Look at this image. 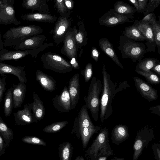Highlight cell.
Here are the masks:
<instances>
[{"instance_id":"e0dca14e","label":"cell","mask_w":160,"mask_h":160,"mask_svg":"<svg viewBox=\"0 0 160 160\" xmlns=\"http://www.w3.org/2000/svg\"><path fill=\"white\" fill-rule=\"evenodd\" d=\"M46 37L44 34L31 37L25 40L19 45L14 47L15 50H25L38 48L43 44Z\"/></svg>"},{"instance_id":"ab89813d","label":"cell","mask_w":160,"mask_h":160,"mask_svg":"<svg viewBox=\"0 0 160 160\" xmlns=\"http://www.w3.org/2000/svg\"><path fill=\"white\" fill-rule=\"evenodd\" d=\"M6 77L0 78V102L2 100L4 93L6 89Z\"/></svg>"},{"instance_id":"9f6ffc18","label":"cell","mask_w":160,"mask_h":160,"mask_svg":"<svg viewBox=\"0 0 160 160\" xmlns=\"http://www.w3.org/2000/svg\"><path fill=\"white\" fill-rule=\"evenodd\" d=\"M75 160H84L82 157L78 156L75 159Z\"/></svg>"},{"instance_id":"5bb4252c","label":"cell","mask_w":160,"mask_h":160,"mask_svg":"<svg viewBox=\"0 0 160 160\" xmlns=\"http://www.w3.org/2000/svg\"><path fill=\"white\" fill-rule=\"evenodd\" d=\"M95 127L89 117L87 108L86 105H84L82 107L77 116L75 118L71 133L76 132L78 134L79 130L82 128Z\"/></svg>"},{"instance_id":"ee69618b","label":"cell","mask_w":160,"mask_h":160,"mask_svg":"<svg viewBox=\"0 0 160 160\" xmlns=\"http://www.w3.org/2000/svg\"><path fill=\"white\" fill-rule=\"evenodd\" d=\"M100 54L98 50L95 47L93 46L92 47L91 56L96 62L98 61Z\"/></svg>"},{"instance_id":"f35d334b","label":"cell","mask_w":160,"mask_h":160,"mask_svg":"<svg viewBox=\"0 0 160 160\" xmlns=\"http://www.w3.org/2000/svg\"><path fill=\"white\" fill-rule=\"evenodd\" d=\"M81 74L83 75L85 82H88L91 79L92 74V65L91 63L87 64L84 69L81 71Z\"/></svg>"},{"instance_id":"7c38bea8","label":"cell","mask_w":160,"mask_h":160,"mask_svg":"<svg viewBox=\"0 0 160 160\" xmlns=\"http://www.w3.org/2000/svg\"><path fill=\"white\" fill-rule=\"evenodd\" d=\"M133 80L137 91L142 97L149 102L158 99L157 91L150 84L138 77H134Z\"/></svg>"},{"instance_id":"4fadbf2b","label":"cell","mask_w":160,"mask_h":160,"mask_svg":"<svg viewBox=\"0 0 160 160\" xmlns=\"http://www.w3.org/2000/svg\"><path fill=\"white\" fill-rule=\"evenodd\" d=\"M52 102L53 107L58 112H69L71 110L68 88L65 87L60 94L56 95L53 98Z\"/></svg>"},{"instance_id":"7402d4cb","label":"cell","mask_w":160,"mask_h":160,"mask_svg":"<svg viewBox=\"0 0 160 160\" xmlns=\"http://www.w3.org/2000/svg\"><path fill=\"white\" fill-rule=\"evenodd\" d=\"M36 79L44 90L52 92L56 90V81L52 77L42 71L39 69L37 70Z\"/></svg>"},{"instance_id":"bcb514c9","label":"cell","mask_w":160,"mask_h":160,"mask_svg":"<svg viewBox=\"0 0 160 160\" xmlns=\"http://www.w3.org/2000/svg\"><path fill=\"white\" fill-rule=\"evenodd\" d=\"M149 110L152 113L155 114L160 116V105L155 106H153L149 109Z\"/></svg>"},{"instance_id":"83f0119b","label":"cell","mask_w":160,"mask_h":160,"mask_svg":"<svg viewBox=\"0 0 160 160\" xmlns=\"http://www.w3.org/2000/svg\"><path fill=\"white\" fill-rule=\"evenodd\" d=\"M160 62V60L153 58H144L137 65L135 70L144 72H149L157 63Z\"/></svg>"},{"instance_id":"11a10c76","label":"cell","mask_w":160,"mask_h":160,"mask_svg":"<svg viewBox=\"0 0 160 160\" xmlns=\"http://www.w3.org/2000/svg\"><path fill=\"white\" fill-rule=\"evenodd\" d=\"M4 45V42L0 39V51L4 49L3 46Z\"/></svg>"},{"instance_id":"c3c4849f","label":"cell","mask_w":160,"mask_h":160,"mask_svg":"<svg viewBox=\"0 0 160 160\" xmlns=\"http://www.w3.org/2000/svg\"><path fill=\"white\" fill-rule=\"evenodd\" d=\"M65 5L67 9L71 11L74 8V2L72 0H64Z\"/></svg>"},{"instance_id":"5b68a950","label":"cell","mask_w":160,"mask_h":160,"mask_svg":"<svg viewBox=\"0 0 160 160\" xmlns=\"http://www.w3.org/2000/svg\"><path fill=\"white\" fill-rule=\"evenodd\" d=\"M41 59L44 68L56 72L65 73L71 71L73 69L67 61L55 52L45 53Z\"/></svg>"},{"instance_id":"db71d44e","label":"cell","mask_w":160,"mask_h":160,"mask_svg":"<svg viewBox=\"0 0 160 160\" xmlns=\"http://www.w3.org/2000/svg\"><path fill=\"white\" fill-rule=\"evenodd\" d=\"M105 139V134L103 132H102L100 133L98 136V139L99 142L101 143H103Z\"/></svg>"},{"instance_id":"ffe728a7","label":"cell","mask_w":160,"mask_h":160,"mask_svg":"<svg viewBox=\"0 0 160 160\" xmlns=\"http://www.w3.org/2000/svg\"><path fill=\"white\" fill-rule=\"evenodd\" d=\"M47 2V0H23L22 6L32 11H37L39 13L49 14L51 11Z\"/></svg>"},{"instance_id":"7dc6e473","label":"cell","mask_w":160,"mask_h":160,"mask_svg":"<svg viewBox=\"0 0 160 160\" xmlns=\"http://www.w3.org/2000/svg\"><path fill=\"white\" fill-rule=\"evenodd\" d=\"M5 148L4 140L0 135V156L5 153Z\"/></svg>"},{"instance_id":"681fc988","label":"cell","mask_w":160,"mask_h":160,"mask_svg":"<svg viewBox=\"0 0 160 160\" xmlns=\"http://www.w3.org/2000/svg\"><path fill=\"white\" fill-rule=\"evenodd\" d=\"M72 68L75 69H79L80 67L77 61V59L75 58H72L70 60V63Z\"/></svg>"},{"instance_id":"3957f363","label":"cell","mask_w":160,"mask_h":160,"mask_svg":"<svg viewBox=\"0 0 160 160\" xmlns=\"http://www.w3.org/2000/svg\"><path fill=\"white\" fill-rule=\"evenodd\" d=\"M118 49L122 58H130L133 62L142 60L147 52L145 43L134 41L124 36L120 37Z\"/></svg>"},{"instance_id":"44dd1931","label":"cell","mask_w":160,"mask_h":160,"mask_svg":"<svg viewBox=\"0 0 160 160\" xmlns=\"http://www.w3.org/2000/svg\"><path fill=\"white\" fill-rule=\"evenodd\" d=\"M80 18L79 16L78 18V21L77 25L78 29L76 28V26L73 27L74 31L75 41L79 49L80 50L83 46L87 45L88 40L87 33L85 29L83 20Z\"/></svg>"},{"instance_id":"2e32d148","label":"cell","mask_w":160,"mask_h":160,"mask_svg":"<svg viewBox=\"0 0 160 160\" xmlns=\"http://www.w3.org/2000/svg\"><path fill=\"white\" fill-rule=\"evenodd\" d=\"M68 89L71 99V110H73L79 99L80 84L78 73L75 74L70 79Z\"/></svg>"},{"instance_id":"60d3db41","label":"cell","mask_w":160,"mask_h":160,"mask_svg":"<svg viewBox=\"0 0 160 160\" xmlns=\"http://www.w3.org/2000/svg\"><path fill=\"white\" fill-rule=\"evenodd\" d=\"M114 131L119 136H125L126 133V127L122 125H119L116 126Z\"/></svg>"},{"instance_id":"f5cc1de1","label":"cell","mask_w":160,"mask_h":160,"mask_svg":"<svg viewBox=\"0 0 160 160\" xmlns=\"http://www.w3.org/2000/svg\"><path fill=\"white\" fill-rule=\"evenodd\" d=\"M142 145V142L140 140H137L135 143L134 148L136 150L140 149Z\"/></svg>"},{"instance_id":"f6af8a7d","label":"cell","mask_w":160,"mask_h":160,"mask_svg":"<svg viewBox=\"0 0 160 160\" xmlns=\"http://www.w3.org/2000/svg\"><path fill=\"white\" fill-rule=\"evenodd\" d=\"M155 14L153 12L150 13L145 16L143 18L140 20L142 22H148L151 20L155 16Z\"/></svg>"},{"instance_id":"1f68e13d","label":"cell","mask_w":160,"mask_h":160,"mask_svg":"<svg viewBox=\"0 0 160 160\" xmlns=\"http://www.w3.org/2000/svg\"><path fill=\"white\" fill-rule=\"evenodd\" d=\"M100 128V127L95 126L94 128H84L79 130L78 134L81 136L83 148H85L87 146L89 139L91 135Z\"/></svg>"},{"instance_id":"9c48e42d","label":"cell","mask_w":160,"mask_h":160,"mask_svg":"<svg viewBox=\"0 0 160 160\" xmlns=\"http://www.w3.org/2000/svg\"><path fill=\"white\" fill-rule=\"evenodd\" d=\"M15 0H0V25L21 23L16 18L13 7Z\"/></svg>"},{"instance_id":"ba28073f","label":"cell","mask_w":160,"mask_h":160,"mask_svg":"<svg viewBox=\"0 0 160 160\" xmlns=\"http://www.w3.org/2000/svg\"><path fill=\"white\" fill-rule=\"evenodd\" d=\"M73 21L72 18L58 17L53 28L49 32V34L52 35V39L57 46L63 42L67 32L71 28Z\"/></svg>"},{"instance_id":"816d5d0a","label":"cell","mask_w":160,"mask_h":160,"mask_svg":"<svg viewBox=\"0 0 160 160\" xmlns=\"http://www.w3.org/2000/svg\"><path fill=\"white\" fill-rule=\"evenodd\" d=\"M128 1L130 3L133 5L136 11L139 13V6L138 0H128Z\"/></svg>"},{"instance_id":"277c9868","label":"cell","mask_w":160,"mask_h":160,"mask_svg":"<svg viewBox=\"0 0 160 160\" xmlns=\"http://www.w3.org/2000/svg\"><path fill=\"white\" fill-rule=\"evenodd\" d=\"M102 84L101 80L93 76L89 88L88 95L85 99L86 106L90 112L92 118L97 121L99 115L100 103V94L102 90Z\"/></svg>"},{"instance_id":"d590c367","label":"cell","mask_w":160,"mask_h":160,"mask_svg":"<svg viewBox=\"0 0 160 160\" xmlns=\"http://www.w3.org/2000/svg\"><path fill=\"white\" fill-rule=\"evenodd\" d=\"M68 123V121H62L53 123L45 127L43 131L46 132L54 133L61 130Z\"/></svg>"},{"instance_id":"680465c9","label":"cell","mask_w":160,"mask_h":160,"mask_svg":"<svg viewBox=\"0 0 160 160\" xmlns=\"http://www.w3.org/2000/svg\"><path fill=\"white\" fill-rule=\"evenodd\" d=\"M2 36L1 33V32L0 30V39H1V38H2Z\"/></svg>"},{"instance_id":"91938a15","label":"cell","mask_w":160,"mask_h":160,"mask_svg":"<svg viewBox=\"0 0 160 160\" xmlns=\"http://www.w3.org/2000/svg\"></svg>"},{"instance_id":"30bf717a","label":"cell","mask_w":160,"mask_h":160,"mask_svg":"<svg viewBox=\"0 0 160 160\" xmlns=\"http://www.w3.org/2000/svg\"><path fill=\"white\" fill-rule=\"evenodd\" d=\"M133 24L141 32L145 41L147 52H154L156 51V45L152 29L151 20L148 22H142L141 20H136Z\"/></svg>"},{"instance_id":"52a82bcc","label":"cell","mask_w":160,"mask_h":160,"mask_svg":"<svg viewBox=\"0 0 160 160\" xmlns=\"http://www.w3.org/2000/svg\"><path fill=\"white\" fill-rule=\"evenodd\" d=\"M134 14H123L116 12L114 9H110L98 20V23L102 25L108 27H113L127 22L134 21Z\"/></svg>"},{"instance_id":"484cf974","label":"cell","mask_w":160,"mask_h":160,"mask_svg":"<svg viewBox=\"0 0 160 160\" xmlns=\"http://www.w3.org/2000/svg\"><path fill=\"white\" fill-rule=\"evenodd\" d=\"M122 34L126 37L136 42L145 41L141 32L133 24L126 27Z\"/></svg>"},{"instance_id":"d6a6232c","label":"cell","mask_w":160,"mask_h":160,"mask_svg":"<svg viewBox=\"0 0 160 160\" xmlns=\"http://www.w3.org/2000/svg\"><path fill=\"white\" fill-rule=\"evenodd\" d=\"M160 19L157 20L156 16L151 20L152 29L153 32L155 41L158 48V53L160 54Z\"/></svg>"},{"instance_id":"7bdbcfd3","label":"cell","mask_w":160,"mask_h":160,"mask_svg":"<svg viewBox=\"0 0 160 160\" xmlns=\"http://www.w3.org/2000/svg\"><path fill=\"white\" fill-rule=\"evenodd\" d=\"M148 0H138L139 6V13L144 12L147 7Z\"/></svg>"},{"instance_id":"8d00e7d4","label":"cell","mask_w":160,"mask_h":160,"mask_svg":"<svg viewBox=\"0 0 160 160\" xmlns=\"http://www.w3.org/2000/svg\"><path fill=\"white\" fill-rule=\"evenodd\" d=\"M21 140L24 142L27 143L42 146L46 145V143L44 141L40 138L34 136H26L22 138Z\"/></svg>"},{"instance_id":"d4e9b609","label":"cell","mask_w":160,"mask_h":160,"mask_svg":"<svg viewBox=\"0 0 160 160\" xmlns=\"http://www.w3.org/2000/svg\"><path fill=\"white\" fill-rule=\"evenodd\" d=\"M22 18L28 22H38L53 23L56 22L57 18L49 14L28 13L22 16Z\"/></svg>"},{"instance_id":"8992f818","label":"cell","mask_w":160,"mask_h":160,"mask_svg":"<svg viewBox=\"0 0 160 160\" xmlns=\"http://www.w3.org/2000/svg\"><path fill=\"white\" fill-rule=\"evenodd\" d=\"M54 45L52 43L46 42L38 48L32 50L8 51L6 49H3L0 51V62L6 60H18L29 55L32 58H36L40 52Z\"/></svg>"},{"instance_id":"4316f807","label":"cell","mask_w":160,"mask_h":160,"mask_svg":"<svg viewBox=\"0 0 160 160\" xmlns=\"http://www.w3.org/2000/svg\"><path fill=\"white\" fill-rule=\"evenodd\" d=\"M0 133L4 140L6 148H8L12 141L14 136L12 130L8 127L0 116Z\"/></svg>"},{"instance_id":"7a4b0ae2","label":"cell","mask_w":160,"mask_h":160,"mask_svg":"<svg viewBox=\"0 0 160 160\" xmlns=\"http://www.w3.org/2000/svg\"><path fill=\"white\" fill-rule=\"evenodd\" d=\"M43 31L41 27L35 25L12 28L3 36L4 45L14 47L29 38L41 34Z\"/></svg>"},{"instance_id":"603a6c76","label":"cell","mask_w":160,"mask_h":160,"mask_svg":"<svg viewBox=\"0 0 160 160\" xmlns=\"http://www.w3.org/2000/svg\"><path fill=\"white\" fill-rule=\"evenodd\" d=\"M98 45L105 54L110 58L121 68L123 67L114 49L113 45L105 38L100 39L98 41Z\"/></svg>"},{"instance_id":"8fae6325","label":"cell","mask_w":160,"mask_h":160,"mask_svg":"<svg viewBox=\"0 0 160 160\" xmlns=\"http://www.w3.org/2000/svg\"><path fill=\"white\" fill-rule=\"evenodd\" d=\"M61 52L64 55L70 60L72 58L77 59L79 48L75 41L73 28H71L67 32Z\"/></svg>"},{"instance_id":"f1b7e54d","label":"cell","mask_w":160,"mask_h":160,"mask_svg":"<svg viewBox=\"0 0 160 160\" xmlns=\"http://www.w3.org/2000/svg\"><path fill=\"white\" fill-rule=\"evenodd\" d=\"M113 9L117 12L123 14H134L137 12L134 7L119 0L115 2Z\"/></svg>"},{"instance_id":"f546056e","label":"cell","mask_w":160,"mask_h":160,"mask_svg":"<svg viewBox=\"0 0 160 160\" xmlns=\"http://www.w3.org/2000/svg\"><path fill=\"white\" fill-rule=\"evenodd\" d=\"M12 86L6 92L4 100L3 109L5 116H10L13 108V102L12 94Z\"/></svg>"},{"instance_id":"836d02e7","label":"cell","mask_w":160,"mask_h":160,"mask_svg":"<svg viewBox=\"0 0 160 160\" xmlns=\"http://www.w3.org/2000/svg\"><path fill=\"white\" fill-rule=\"evenodd\" d=\"M54 8L57 10V12L60 16L69 18L71 14V11L68 10L67 8L64 0H55Z\"/></svg>"},{"instance_id":"74e56055","label":"cell","mask_w":160,"mask_h":160,"mask_svg":"<svg viewBox=\"0 0 160 160\" xmlns=\"http://www.w3.org/2000/svg\"><path fill=\"white\" fill-rule=\"evenodd\" d=\"M148 1L147 7L143 13L145 16L153 12L160 4V0H149Z\"/></svg>"},{"instance_id":"b9f144b4","label":"cell","mask_w":160,"mask_h":160,"mask_svg":"<svg viewBox=\"0 0 160 160\" xmlns=\"http://www.w3.org/2000/svg\"><path fill=\"white\" fill-rule=\"evenodd\" d=\"M115 86V93L116 94L118 92L125 89L127 87H130L126 81H124L122 82H120L118 84V85L116 84H114Z\"/></svg>"},{"instance_id":"f907efd6","label":"cell","mask_w":160,"mask_h":160,"mask_svg":"<svg viewBox=\"0 0 160 160\" xmlns=\"http://www.w3.org/2000/svg\"><path fill=\"white\" fill-rule=\"evenodd\" d=\"M151 70L155 72L159 75H160V62L157 63L151 69Z\"/></svg>"},{"instance_id":"9a60e30c","label":"cell","mask_w":160,"mask_h":160,"mask_svg":"<svg viewBox=\"0 0 160 160\" xmlns=\"http://www.w3.org/2000/svg\"><path fill=\"white\" fill-rule=\"evenodd\" d=\"M15 124L23 126L37 122L34 118L29 104L26 103L24 108L13 113Z\"/></svg>"},{"instance_id":"6da1fadb","label":"cell","mask_w":160,"mask_h":160,"mask_svg":"<svg viewBox=\"0 0 160 160\" xmlns=\"http://www.w3.org/2000/svg\"><path fill=\"white\" fill-rule=\"evenodd\" d=\"M102 73L103 84L100 98V119L103 123L112 113V102L116 93L115 85L107 71L104 64L103 65Z\"/></svg>"},{"instance_id":"4dcf8cb0","label":"cell","mask_w":160,"mask_h":160,"mask_svg":"<svg viewBox=\"0 0 160 160\" xmlns=\"http://www.w3.org/2000/svg\"><path fill=\"white\" fill-rule=\"evenodd\" d=\"M72 147L68 142L59 145V155L60 160H70L72 153Z\"/></svg>"},{"instance_id":"cb8c5ba5","label":"cell","mask_w":160,"mask_h":160,"mask_svg":"<svg viewBox=\"0 0 160 160\" xmlns=\"http://www.w3.org/2000/svg\"><path fill=\"white\" fill-rule=\"evenodd\" d=\"M33 102L28 104L34 118L38 122L44 117L45 109L43 102L35 92H33Z\"/></svg>"},{"instance_id":"6f0895ef","label":"cell","mask_w":160,"mask_h":160,"mask_svg":"<svg viewBox=\"0 0 160 160\" xmlns=\"http://www.w3.org/2000/svg\"><path fill=\"white\" fill-rule=\"evenodd\" d=\"M82 52V49H81L80 50V52L79 54V57H81Z\"/></svg>"},{"instance_id":"e575fe53","label":"cell","mask_w":160,"mask_h":160,"mask_svg":"<svg viewBox=\"0 0 160 160\" xmlns=\"http://www.w3.org/2000/svg\"><path fill=\"white\" fill-rule=\"evenodd\" d=\"M135 71L144 77L146 80L149 83L155 85L160 83L159 77L151 70L149 72H144L138 70H135Z\"/></svg>"},{"instance_id":"d6986e66","label":"cell","mask_w":160,"mask_h":160,"mask_svg":"<svg viewBox=\"0 0 160 160\" xmlns=\"http://www.w3.org/2000/svg\"><path fill=\"white\" fill-rule=\"evenodd\" d=\"M12 86L13 108H20L26 96L27 88L26 83L20 82L18 84H13Z\"/></svg>"},{"instance_id":"ac0fdd59","label":"cell","mask_w":160,"mask_h":160,"mask_svg":"<svg viewBox=\"0 0 160 160\" xmlns=\"http://www.w3.org/2000/svg\"><path fill=\"white\" fill-rule=\"evenodd\" d=\"M25 66H15L0 62V74H10L16 76L20 82L26 83L27 79Z\"/></svg>"}]
</instances>
